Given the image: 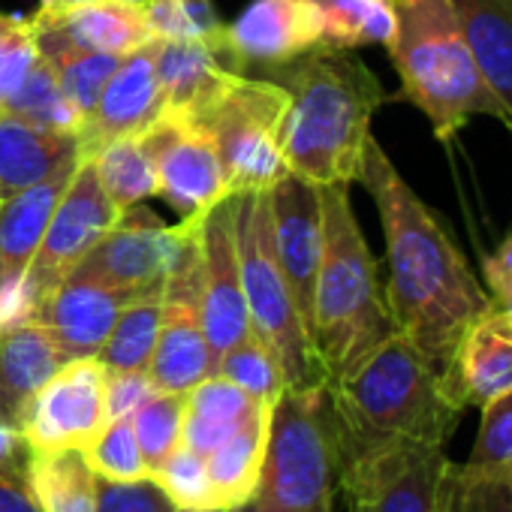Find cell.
<instances>
[{
    "label": "cell",
    "mask_w": 512,
    "mask_h": 512,
    "mask_svg": "<svg viewBox=\"0 0 512 512\" xmlns=\"http://www.w3.org/2000/svg\"><path fill=\"white\" fill-rule=\"evenodd\" d=\"M199 223L202 214L181 217L178 226H163L157 214L130 205L121 211L118 226L85 256L79 272L94 275L130 296L163 293L169 275L196 241Z\"/></svg>",
    "instance_id": "cell-10"
},
{
    "label": "cell",
    "mask_w": 512,
    "mask_h": 512,
    "mask_svg": "<svg viewBox=\"0 0 512 512\" xmlns=\"http://www.w3.org/2000/svg\"><path fill=\"white\" fill-rule=\"evenodd\" d=\"M272 407L275 404H260L229 440H223L214 452L205 455L214 506L220 512L247 503L260 488L272 431Z\"/></svg>",
    "instance_id": "cell-26"
},
{
    "label": "cell",
    "mask_w": 512,
    "mask_h": 512,
    "mask_svg": "<svg viewBox=\"0 0 512 512\" xmlns=\"http://www.w3.org/2000/svg\"><path fill=\"white\" fill-rule=\"evenodd\" d=\"M175 512H184V509H175Z\"/></svg>",
    "instance_id": "cell-51"
},
{
    "label": "cell",
    "mask_w": 512,
    "mask_h": 512,
    "mask_svg": "<svg viewBox=\"0 0 512 512\" xmlns=\"http://www.w3.org/2000/svg\"><path fill=\"white\" fill-rule=\"evenodd\" d=\"M226 43L241 73L278 67L323 46V16L314 0H253L226 25Z\"/></svg>",
    "instance_id": "cell-19"
},
{
    "label": "cell",
    "mask_w": 512,
    "mask_h": 512,
    "mask_svg": "<svg viewBox=\"0 0 512 512\" xmlns=\"http://www.w3.org/2000/svg\"><path fill=\"white\" fill-rule=\"evenodd\" d=\"M76 157V136L43 130L7 109H0V199L43 181L61 163Z\"/></svg>",
    "instance_id": "cell-25"
},
{
    "label": "cell",
    "mask_w": 512,
    "mask_h": 512,
    "mask_svg": "<svg viewBox=\"0 0 512 512\" xmlns=\"http://www.w3.org/2000/svg\"><path fill=\"white\" fill-rule=\"evenodd\" d=\"M235 247L250 332L278 356L287 389L329 383L314 356L308 326L299 314V305L278 260L269 190L238 196Z\"/></svg>",
    "instance_id": "cell-7"
},
{
    "label": "cell",
    "mask_w": 512,
    "mask_h": 512,
    "mask_svg": "<svg viewBox=\"0 0 512 512\" xmlns=\"http://www.w3.org/2000/svg\"><path fill=\"white\" fill-rule=\"evenodd\" d=\"M121 58L124 55H109V52H67V55L49 61L58 70L64 97L70 100V106L79 115V127L94 112V106H97L106 82L118 70Z\"/></svg>",
    "instance_id": "cell-38"
},
{
    "label": "cell",
    "mask_w": 512,
    "mask_h": 512,
    "mask_svg": "<svg viewBox=\"0 0 512 512\" xmlns=\"http://www.w3.org/2000/svg\"><path fill=\"white\" fill-rule=\"evenodd\" d=\"M40 58L55 61L67 52H109L130 55L157 40L139 7L121 0H94L73 10H43L31 19Z\"/></svg>",
    "instance_id": "cell-18"
},
{
    "label": "cell",
    "mask_w": 512,
    "mask_h": 512,
    "mask_svg": "<svg viewBox=\"0 0 512 512\" xmlns=\"http://www.w3.org/2000/svg\"><path fill=\"white\" fill-rule=\"evenodd\" d=\"M160 311H163V293L139 296L121 308L106 344L97 353L106 371H148L160 332Z\"/></svg>",
    "instance_id": "cell-32"
},
{
    "label": "cell",
    "mask_w": 512,
    "mask_h": 512,
    "mask_svg": "<svg viewBox=\"0 0 512 512\" xmlns=\"http://www.w3.org/2000/svg\"><path fill=\"white\" fill-rule=\"evenodd\" d=\"M323 16V46H389L395 34V0H314Z\"/></svg>",
    "instance_id": "cell-31"
},
{
    "label": "cell",
    "mask_w": 512,
    "mask_h": 512,
    "mask_svg": "<svg viewBox=\"0 0 512 512\" xmlns=\"http://www.w3.org/2000/svg\"><path fill=\"white\" fill-rule=\"evenodd\" d=\"M136 443L148 461V473L181 446L184 392H151L130 416Z\"/></svg>",
    "instance_id": "cell-35"
},
{
    "label": "cell",
    "mask_w": 512,
    "mask_h": 512,
    "mask_svg": "<svg viewBox=\"0 0 512 512\" xmlns=\"http://www.w3.org/2000/svg\"><path fill=\"white\" fill-rule=\"evenodd\" d=\"M464 464L488 476L512 479V392L482 407L479 434Z\"/></svg>",
    "instance_id": "cell-40"
},
{
    "label": "cell",
    "mask_w": 512,
    "mask_h": 512,
    "mask_svg": "<svg viewBox=\"0 0 512 512\" xmlns=\"http://www.w3.org/2000/svg\"><path fill=\"white\" fill-rule=\"evenodd\" d=\"M64 362L67 356L40 320L0 335V425L22 428L37 392Z\"/></svg>",
    "instance_id": "cell-23"
},
{
    "label": "cell",
    "mask_w": 512,
    "mask_h": 512,
    "mask_svg": "<svg viewBox=\"0 0 512 512\" xmlns=\"http://www.w3.org/2000/svg\"><path fill=\"white\" fill-rule=\"evenodd\" d=\"M260 401H253L235 383L211 374L184 392V434L181 443L199 455L214 452L229 440L253 413Z\"/></svg>",
    "instance_id": "cell-28"
},
{
    "label": "cell",
    "mask_w": 512,
    "mask_h": 512,
    "mask_svg": "<svg viewBox=\"0 0 512 512\" xmlns=\"http://www.w3.org/2000/svg\"><path fill=\"white\" fill-rule=\"evenodd\" d=\"M287 103L290 94L278 82L235 73L214 103L193 121L214 139L229 196L272 190L290 175L281 154Z\"/></svg>",
    "instance_id": "cell-8"
},
{
    "label": "cell",
    "mask_w": 512,
    "mask_h": 512,
    "mask_svg": "<svg viewBox=\"0 0 512 512\" xmlns=\"http://www.w3.org/2000/svg\"><path fill=\"white\" fill-rule=\"evenodd\" d=\"M91 470L100 479H112V482H136V479H148V461L136 443L133 434V422L127 419H112L106 422L97 437L82 449Z\"/></svg>",
    "instance_id": "cell-36"
},
{
    "label": "cell",
    "mask_w": 512,
    "mask_h": 512,
    "mask_svg": "<svg viewBox=\"0 0 512 512\" xmlns=\"http://www.w3.org/2000/svg\"><path fill=\"white\" fill-rule=\"evenodd\" d=\"M118 220L121 208L103 190L91 157H79V166L25 272V287L34 296L37 311L43 299L67 275H73V269H79L85 256L118 226Z\"/></svg>",
    "instance_id": "cell-11"
},
{
    "label": "cell",
    "mask_w": 512,
    "mask_h": 512,
    "mask_svg": "<svg viewBox=\"0 0 512 512\" xmlns=\"http://www.w3.org/2000/svg\"><path fill=\"white\" fill-rule=\"evenodd\" d=\"M266 79L290 94L281 124L287 169L320 187H350L362 169L374 112L386 103L371 67L350 49L317 46L287 64L266 67Z\"/></svg>",
    "instance_id": "cell-2"
},
{
    "label": "cell",
    "mask_w": 512,
    "mask_h": 512,
    "mask_svg": "<svg viewBox=\"0 0 512 512\" xmlns=\"http://www.w3.org/2000/svg\"><path fill=\"white\" fill-rule=\"evenodd\" d=\"M494 305L509 317V323H512V296H503V299H494Z\"/></svg>",
    "instance_id": "cell-49"
},
{
    "label": "cell",
    "mask_w": 512,
    "mask_h": 512,
    "mask_svg": "<svg viewBox=\"0 0 512 512\" xmlns=\"http://www.w3.org/2000/svg\"><path fill=\"white\" fill-rule=\"evenodd\" d=\"M121 4H127V7H139V10H142L145 0H121Z\"/></svg>",
    "instance_id": "cell-50"
},
{
    "label": "cell",
    "mask_w": 512,
    "mask_h": 512,
    "mask_svg": "<svg viewBox=\"0 0 512 512\" xmlns=\"http://www.w3.org/2000/svg\"><path fill=\"white\" fill-rule=\"evenodd\" d=\"M25 473L43 512H97V473L82 449L28 452Z\"/></svg>",
    "instance_id": "cell-29"
},
{
    "label": "cell",
    "mask_w": 512,
    "mask_h": 512,
    "mask_svg": "<svg viewBox=\"0 0 512 512\" xmlns=\"http://www.w3.org/2000/svg\"><path fill=\"white\" fill-rule=\"evenodd\" d=\"M94 172L109 193V199L124 211L130 205H139L142 199L157 196L160 178H157V160L151 148L145 145L142 133L121 136L106 142L94 157Z\"/></svg>",
    "instance_id": "cell-30"
},
{
    "label": "cell",
    "mask_w": 512,
    "mask_h": 512,
    "mask_svg": "<svg viewBox=\"0 0 512 512\" xmlns=\"http://www.w3.org/2000/svg\"><path fill=\"white\" fill-rule=\"evenodd\" d=\"M0 512H43L25 467L22 470H0Z\"/></svg>",
    "instance_id": "cell-45"
},
{
    "label": "cell",
    "mask_w": 512,
    "mask_h": 512,
    "mask_svg": "<svg viewBox=\"0 0 512 512\" xmlns=\"http://www.w3.org/2000/svg\"><path fill=\"white\" fill-rule=\"evenodd\" d=\"M482 278H485V290H488L491 302L512 296V232L482 263Z\"/></svg>",
    "instance_id": "cell-44"
},
{
    "label": "cell",
    "mask_w": 512,
    "mask_h": 512,
    "mask_svg": "<svg viewBox=\"0 0 512 512\" xmlns=\"http://www.w3.org/2000/svg\"><path fill=\"white\" fill-rule=\"evenodd\" d=\"M4 109L52 133L76 136L79 130V115L61 91L58 70L46 58L37 61V67L28 73V79L22 82V88L13 94V100Z\"/></svg>",
    "instance_id": "cell-34"
},
{
    "label": "cell",
    "mask_w": 512,
    "mask_h": 512,
    "mask_svg": "<svg viewBox=\"0 0 512 512\" xmlns=\"http://www.w3.org/2000/svg\"><path fill=\"white\" fill-rule=\"evenodd\" d=\"M139 296H130L94 275H67L40 305L37 320L52 332L67 359L97 356L106 344L121 308Z\"/></svg>",
    "instance_id": "cell-21"
},
{
    "label": "cell",
    "mask_w": 512,
    "mask_h": 512,
    "mask_svg": "<svg viewBox=\"0 0 512 512\" xmlns=\"http://www.w3.org/2000/svg\"><path fill=\"white\" fill-rule=\"evenodd\" d=\"M443 446L392 440L338 452V497L347 512H440L449 473Z\"/></svg>",
    "instance_id": "cell-9"
},
{
    "label": "cell",
    "mask_w": 512,
    "mask_h": 512,
    "mask_svg": "<svg viewBox=\"0 0 512 512\" xmlns=\"http://www.w3.org/2000/svg\"><path fill=\"white\" fill-rule=\"evenodd\" d=\"M28 443L19 428L0 425V470H22L28 464Z\"/></svg>",
    "instance_id": "cell-46"
},
{
    "label": "cell",
    "mask_w": 512,
    "mask_h": 512,
    "mask_svg": "<svg viewBox=\"0 0 512 512\" xmlns=\"http://www.w3.org/2000/svg\"><path fill=\"white\" fill-rule=\"evenodd\" d=\"M440 383L461 410H482L494 398L512 392V323L497 305L464 329L440 368Z\"/></svg>",
    "instance_id": "cell-20"
},
{
    "label": "cell",
    "mask_w": 512,
    "mask_h": 512,
    "mask_svg": "<svg viewBox=\"0 0 512 512\" xmlns=\"http://www.w3.org/2000/svg\"><path fill=\"white\" fill-rule=\"evenodd\" d=\"M142 139L157 160V196H163L181 217H199L229 196L220 154L205 127L160 115L148 130H142Z\"/></svg>",
    "instance_id": "cell-15"
},
{
    "label": "cell",
    "mask_w": 512,
    "mask_h": 512,
    "mask_svg": "<svg viewBox=\"0 0 512 512\" xmlns=\"http://www.w3.org/2000/svg\"><path fill=\"white\" fill-rule=\"evenodd\" d=\"M509 133H512V124H509Z\"/></svg>",
    "instance_id": "cell-52"
},
{
    "label": "cell",
    "mask_w": 512,
    "mask_h": 512,
    "mask_svg": "<svg viewBox=\"0 0 512 512\" xmlns=\"http://www.w3.org/2000/svg\"><path fill=\"white\" fill-rule=\"evenodd\" d=\"M76 166L79 157L61 163L43 181L0 199V281L25 278Z\"/></svg>",
    "instance_id": "cell-24"
},
{
    "label": "cell",
    "mask_w": 512,
    "mask_h": 512,
    "mask_svg": "<svg viewBox=\"0 0 512 512\" xmlns=\"http://www.w3.org/2000/svg\"><path fill=\"white\" fill-rule=\"evenodd\" d=\"M151 392L157 389L148 371H106V422L133 416Z\"/></svg>",
    "instance_id": "cell-43"
},
{
    "label": "cell",
    "mask_w": 512,
    "mask_h": 512,
    "mask_svg": "<svg viewBox=\"0 0 512 512\" xmlns=\"http://www.w3.org/2000/svg\"><path fill=\"white\" fill-rule=\"evenodd\" d=\"M157 52L160 40H151L121 58L94 112L76 130L79 157H94L106 142L136 136L163 115L157 85Z\"/></svg>",
    "instance_id": "cell-17"
},
{
    "label": "cell",
    "mask_w": 512,
    "mask_h": 512,
    "mask_svg": "<svg viewBox=\"0 0 512 512\" xmlns=\"http://www.w3.org/2000/svg\"><path fill=\"white\" fill-rule=\"evenodd\" d=\"M386 49L401 79V97L431 121L440 142H449L476 115L509 127L506 109L467 46L452 0H395V34Z\"/></svg>",
    "instance_id": "cell-5"
},
{
    "label": "cell",
    "mask_w": 512,
    "mask_h": 512,
    "mask_svg": "<svg viewBox=\"0 0 512 512\" xmlns=\"http://www.w3.org/2000/svg\"><path fill=\"white\" fill-rule=\"evenodd\" d=\"M235 202L238 196H223L199 223V323L211 356V374L220 356L250 335L235 247Z\"/></svg>",
    "instance_id": "cell-12"
},
{
    "label": "cell",
    "mask_w": 512,
    "mask_h": 512,
    "mask_svg": "<svg viewBox=\"0 0 512 512\" xmlns=\"http://www.w3.org/2000/svg\"><path fill=\"white\" fill-rule=\"evenodd\" d=\"M440 512H512V479L449 464Z\"/></svg>",
    "instance_id": "cell-39"
},
{
    "label": "cell",
    "mask_w": 512,
    "mask_h": 512,
    "mask_svg": "<svg viewBox=\"0 0 512 512\" xmlns=\"http://www.w3.org/2000/svg\"><path fill=\"white\" fill-rule=\"evenodd\" d=\"M235 73L241 70L229 43L211 46L202 40H160L157 85L163 115L196 121Z\"/></svg>",
    "instance_id": "cell-22"
},
{
    "label": "cell",
    "mask_w": 512,
    "mask_h": 512,
    "mask_svg": "<svg viewBox=\"0 0 512 512\" xmlns=\"http://www.w3.org/2000/svg\"><path fill=\"white\" fill-rule=\"evenodd\" d=\"M467 46L512 124V0H452Z\"/></svg>",
    "instance_id": "cell-27"
},
{
    "label": "cell",
    "mask_w": 512,
    "mask_h": 512,
    "mask_svg": "<svg viewBox=\"0 0 512 512\" xmlns=\"http://www.w3.org/2000/svg\"><path fill=\"white\" fill-rule=\"evenodd\" d=\"M97 512H175V506L151 476L136 482L97 476Z\"/></svg>",
    "instance_id": "cell-42"
},
{
    "label": "cell",
    "mask_w": 512,
    "mask_h": 512,
    "mask_svg": "<svg viewBox=\"0 0 512 512\" xmlns=\"http://www.w3.org/2000/svg\"><path fill=\"white\" fill-rule=\"evenodd\" d=\"M85 4H94V0H43V10H73Z\"/></svg>",
    "instance_id": "cell-47"
},
{
    "label": "cell",
    "mask_w": 512,
    "mask_h": 512,
    "mask_svg": "<svg viewBox=\"0 0 512 512\" xmlns=\"http://www.w3.org/2000/svg\"><path fill=\"white\" fill-rule=\"evenodd\" d=\"M148 377L157 392H187L211 377V356L199 323V235L163 287L160 332Z\"/></svg>",
    "instance_id": "cell-14"
},
{
    "label": "cell",
    "mask_w": 512,
    "mask_h": 512,
    "mask_svg": "<svg viewBox=\"0 0 512 512\" xmlns=\"http://www.w3.org/2000/svg\"><path fill=\"white\" fill-rule=\"evenodd\" d=\"M40 49L34 40L31 19L0 16V109L22 88L28 73L37 67Z\"/></svg>",
    "instance_id": "cell-41"
},
{
    "label": "cell",
    "mask_w": 512,
    "mask_h": 512,
    "mask_svg": "<svg viewBox=\"0 0 512 512\" xmlns=\"http://www.w3.org/2000/svg\"><path fill=\"white\" fill-rule=\"evenodd\" d=\"M395 335L377 260L359 229L350 187H323V260L314 287L311 344L329 383L347 377Z\"/></svg>",
    "instance_id": "cell-3"
},
{
    "label": "cell",
    "mask_w": 512,
    "mask_h": 512,
    "mask_svg": "<svg viewBox=\"0 0 512 512\" xmlns=\"http://www.w3.org/2000/svg\"><path fill=\"white\" fill-rule=\"evenodd\" d=\"M151 479L163 488V494L172 500L175 509H184V512H220L214 506L205 455L187 449L184 443L151 470Z\"/></svg>",
    "instance_id": "cell-37"
},
{
    "label": "cell",
    "mask_w": 512,
    "mask_h": 512,
    "mask_svg": "<svg viewBox=\"0 0 512 512\" xmlns=\"http://www.w3.org/2000/svg\"><path fill=\"white\" fill-rule=\"evenodd\" d=\"M356 181L371 193L383 223L389 263L383 293L395 332L440 371L464 329L494 302L440 217L401 178L374 136Z\"/></svg>",
    "instance_id": "cell-1"
},
{
    "label": "cell",
    "mask_w": 512,
    "mask_h": 512,
    "mask_svg": "<svg viewBox=\"0 0 512 512\" xmlns=\"http://www.w3.org/2000/svg\"><path fill=\"white\" fill-rule=\"evenodd\" d=\"M223 512H263V509H260V503H256V500L250 497L247 503H241V506H232V509H223Z\"/></svg>",
    "instance_id": "cell-48"
},
{
    "label": "cell",
    "mask_w": 512,
    "mask_h": 512,
    "mask_svg": "<svg viewBox=\"0 0 512 512\" xmlns=\"http://www.w3.org/2000/svg\"><path fill=\"white\" fill-rule=\"evenodd\" d=\"M214 374L235 383L241 392H247L260 404H275L281 392L287 389L278 356L253 332L220 356V362L214 365Z\"/></svg>",
    "instance_id": "cell-33"
},
{
    "label": "cell",
    "mask_w": 512,
    "mask_h": 512,
    "mask_svg": "<svg viewBox=\"0 0 512 512\" xmlns=\"http://www.w3.org/2000/svg\"><path fill=\"white\" fill-rule=\"evenodd\" d=\"M269 199L278 260L311 335L314 287L323 260V187L290 172L269 190Z\"/></svg>",
    "instance_id": "cell-16"
},
{
    "label": "cell",
    "mask_w": 512,
    "mask_h": 512,
    "mask_svg": "<svg viewBox=\"0 0 512 512\" xmlns=\"http://www.w3.org/2000/svg\"><path fill=\"white\" fill-rule=\"evenodd\" d=\"M106 425V365L97 356L67 359L37 392L22 437L31 452L85 449Z\"/></svg>",
    "instance_id": "cell-13"
},
{
    "label": "cell",
    "mask_w": 512,
    "mask_h": 512,
    "mask_svg": "<svg viewBox=\"0 0 512 512\" xmlns=\"http://www.w3.org/2000/svg\"><path fill=\"white\" fill-rule=\"evenodd\" d=\"M253 500L263 512H335L338 425L329 383L284 389L275 401Z\"/></svg>",
    "instance_id": "cell-6"
},
{
    "label": "cell",
    "mask_w": 512,
    "mask_h": 512,
    "mask_svg": "<svg viewBox=\"0 0 512 512\" xmlns=\"http://www.w3.org/2000/svg\"><path fill=\"white\" fill-rule=\"evenodd\" d=\"M329 392L338 452L392 440L446 446L464 413L443 392L440 371L398 332L329 383Z\"/></svg>",
    "instance_id": "cell-4"
}]
</instances>
